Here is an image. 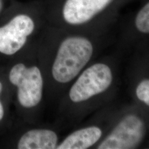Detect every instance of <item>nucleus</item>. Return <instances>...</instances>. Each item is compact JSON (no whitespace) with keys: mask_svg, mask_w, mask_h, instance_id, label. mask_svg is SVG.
I'll return each mask as SVG.
<instances>
[{"mask_svg":"<svg viewBox=\"0 0 149 149\" xmlns=\"http://www.w3.org/2000/svg\"><path fill=\"white\" fill-rule=\"evenodd\" d=\"M94 54L90 39L79 35L66 37L59 45L52 66V76L59 84L69 83L85 68Z\"/></svg>","mask_w":149,"mask_h":149,"instance_id":"nucleus-1","label":"nucleus"},{"mask_svg":"<svg viewBox=\"0 0 149 149\" xmlns=\"http://www.w3.org/2000/svg\"><path fill=\"white\" fill-rule=\"evenodd\" d=\"M124 0H64L61 8V19L72 28L95 24L111 16L116 7Z\"/></svg>","mask_w":149,"mask_h":149,"instance_id":"nucleus-2","label":"nucleus"},{"mask_svg":"<svg viewBox=\"0 0 149 149\" xmlns=\"http://www.w3.org/2000/svg\"><path fill=\"white\" fill-rule=\"evenodd\" d=\"M68 97L72 103L86 102L107 91L113 81L111 67L102 62L87 67L75 78Z\"/></svg>","mask_w":149,"mask_h":149,"instance_id":"nucleus-3","label":"nucleus"},{"mask_svg":"<svg viewBox=\"0 0 149 149\" xmlns=\"http://www.w3.org/2000/svg\"><path fill=\"white\" fill-rule=\"evenodd\" d=\"M9 80L17 88V99L22 107L31 109L40 103L44 80L38 67H28L22 63L17 64L10 70Z\"/></svg>","mask_w":149,"mask_h":149,"instance_id":"nucleus-4","label":"nucleus"},{"mask_svg":"<svg viewBox=\"0 0 149 149\" xmlns=\"http://www.w3.org/2000/svg\"><path fill=\"white\" fill-rule=\"evenodd\" d=\"M146 127L144 121L133 113L127 114L119 121L96 148H135L144 139Z\"/></svg>","mask_w":149,"mask_h":149,"instance_id":"nucleus-5","label":"nucleus"},{"mask_svg":"<svg viewBox=\"0 0 149 149\" xmlns=\"http://www.w3.org/2000/svg\"><path fill=\"white\" fill-rule=\"evenodd\" d=\"M34 19L26 14H19L0 27V53L12 55L22 49L28 37L34 32Z\"/></svg>","mask_w":149,"mask_h":149,"instance_id":"nucleus-6","label":"nucleus"},{"mask_svg":"<svg viewBox=\"0 0 149 149\" xmlns=\"http://www.w3.org/2000/svg\"><path fill=\"white\" fill-rule=\"evenodd\" d=\"M103 135L102 128L89 126L74 130L57 145V149H86L95 145Z\"/></svg>","mask_w":149,"mask_h":149,"instance_id":"nucleus-7","label":"nucleus"},{"mask_svg":"<svg viewBox=\"0 0 149 149\" xmlns=\"http://www.w3.org/2000/svg\"><path fill=\"white\" fill-rule=\"evenodd\" d=\"M58 136L50 129H32L19 140V149H55L58 145Z\"/></svg>","mask_w":149,"mask_h":149,"instance_id":"nucleus-8","label":"nucleus"},{"mask_svg":"<svg viewBox=\"0 0 149 149\" xmlns=\"http://www.w3.org/2000/svg\"><path fill=\"white\" fill-rule=\"evenodd\" d=\"M133 25L139 33L149 34V1L136 13L133 19Z\"/></svg>","mask_w":149,"mask_h":149,"instance_id":"nucleus-9","label":"nucleus"},{"mask_svg":"<svg viewBox=\"0 0 149 149\" xmlns=\"http://www.w3.org/2000/svg\"><path fill=\"white\" fill-rule=\"evenodd\" d=\"M135 94L139 101L149 107V79L142 80L138 84Z\"/></svg>","mask_w":149,"mask_h":149,"instance_id":"nucleus-10","label":"nucleus"},{"mask_svg":"<svg viewBox=\"0 0 149 149\" xmlns=\"http://www.w3.org/2000/svg\"><path fill=\"white\" fill-rule=\"evenodd\" d=\"M1 91H2V84L0 82V94H1ZM3 115H4V109H3L2 104H1V101H0V122L3 119Z\"/></svg>","mask_w":149,"mask_h":149,"instance_id":"nucleus-11","label":"nucleus"},{"mask_svg":"<svg viewBox=\"0 0 149 149\" xmlns=\"http://www.w3.org/2000/svg\"><path fill=\"white\" fill-rule=\"evenodd\" d=\"M1 8H2V0H0V12H1Z\"/></svg>","mask_w":149,"mask_h":149,"instance_id":"nucleus-12","label":"nucleus"},{"mask_svg":"<svg viewBox=\"0 0 149 149\" xmlns=\"http://www.w3.org/2000/svg\"><path fill=\"white\" fill-rule=\"evenodd\" d=\"M124 1H128V0H124Z\"/></svg>","mask_w":149,"mask_h":149,"instance_id":"nucleus-13","label":"nucleus"}]
</instances>
